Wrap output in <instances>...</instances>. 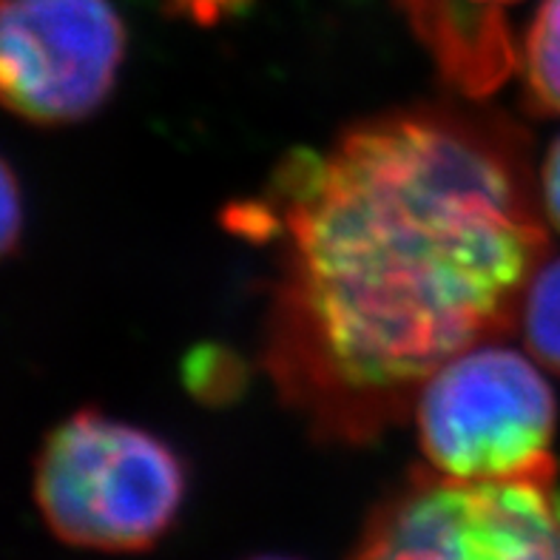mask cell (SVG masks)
<instances>
[{
    "label": "cell",
    "instance_id": "cell-1",
    "mask_svg": "<svg viewBox=\"0 0 560 560\" xmlns=\"http://www.w3.org/2000/svg\"><path fill=\"white\" fill-rule=\"evenodd\" d=\"M234 217L279 248L270 378L313 435L350 447L412 412L450 359L510 334L547 259L526 135L455 103L296 151Z\"/></svg>",
    "mask_w": 560,
    "mask_h": 560
},
{
    "label": "cell",
    "instance_id": "cell-2",
    "mask_svg": "<svg viewBox=\"0 0 560 560\" xmlns=\"http://www.w3.org/2000/svg\"><path fill=\"white\" fill-rule=\"evenodd\" d=\"M185 495L188 469L177 450L106 412H74L37 453V510L69 547L145 552L177 524Z\"/></svg>",
    "mask_w": 560,
    "mask_h": 560
},
{
    "label": "cell",
    "instance_id": "cell-3",
    "mask_svg": "<svg viewBox=\"0 0 560 560\" xmlns=\"http://www.w3.org/2000/svg\"><path fill=\"white\" fill-rule=\"evenodd\" d=\"M416 424L435 472L467 481H552L558 401L518 350L483 341L450 359L416 396Z\"/></svg>",
    "mask_w": 560,
    "mask_h": 560
},
{
    "label": "cell",
    "instance_id": "cell-4",
    "mask_svg": "<svg viewBox=\"0 0 560 560\" xmlns=\"http://www.w3.org/2000/svg\"><path fill=\"white\" fill-rule=\"evenodd\" d=\"M350 560H560L552 481L412 472L373 510Z\"/></svg>",
    "mask_w": 560,
    "mask_h": 560
},
{
    "label": "cell",
    "instance_id": "cell-5",
    "mask_svg": "<svg viewBox=\"0 0 560 560\" xmlns=\"http://www.w3.org/2000/svg\"><path fill=\"white\" fill-rule=\"evenodd\" d=\"M126 60L112 0H0V103L35 126L106 106Z\"/></svg>",
    "mask_w": 560,
    "mask_h": 560
},
{
    "label": "cell",
    "instance_id": "cell-6",
    "mask_svg": "<svg viewBox=\"0 0 560 560\" xmlns=\"http://www.w3.org/2000/svg\"><path fill=\"white\" fill-rule=\"evenodd\" d=\"M441 78L467 100H481L521 66L504 9L521 0H398Z\"/></svg>",
    "mask_w": 560,
    "mask_h": 560
},
{
    "label": "cell",
    "instance_id": "cell-7",
    "mask_svg": "<svg viewBox=\"0 0 560 560\" xmlns=\"http://www.w3.org/2000/svg\"><path fill=\"white\" fill-rule=\"evenodd\" d=\"M521 74L529 106L560 117V0H544L521 46Z\"/></svg>",
    "mask_w": 560,
    "mask_h": 560
},
{
    "label": "cell",
    "instance_id": "cell-8",
    "mask_svg": "<svg viewBox=\"0 0 560 560\" xmlns=\"http://www.w3.org/2000/svg\"><path fill=\"white\" fill-rule=\"evenodd\" d=\"M518 325L535 362L560 376V256L544 259L535 270L521 302Z\"/></svg>",
    "mask_w": 560,
    "mask_h": 560
},
{
    "label": "cell",
    "instance_id": "cell-9",
    "mask_svg": "<svg viewBox=\"0 0 560 560\" xmlns=\"http://www.w3.org/2000/svg\"><path fill=\"white\" fill-rule=\"evenodd\" d=\"M188 387L197 396H211L220 401L225 393L240 387V370L234 359H222L220 350H199L188 364Z\"/></svg>",
    "mask_w": 560,
    "mask_h": 560
},
{
    "label": "cell",
    "instance_id": "cell-10",
    "mask_svg": "<svg viewBox=\"0 0 560 560\" xmlns=\"http://www.w3.org/2000/svg\"><path fill=\"white\" fill-rule=\"evenodd\" d=\"M23 236V194L14 171L0 156V259H7Z\"/></svg>",
    "mask_w": 560,
    "mask_h": 560
},
{
    "label": "cell",
    "instance_id": "cell-11",
    "mask_svg": "<svg viewBox=\"0 0 560 560\" xmlns=\"http://www.w3.org/2000/svg\"><path fill=\"white\" fill-rule=\"evenodd\" d=\"M174 12L185 14L188 21L199 23V26H217V23L228 21L240 14L242 9H248L254 0H168Z\"/></svg>",
    "mask_w": 560,
    "mask_h": 560
},
{
    "label": "cell",
    "instance_id": "cell-12",
    "mask_svg": "<svg viewBox=\"0 0 560 560\" xmlns=\"http://www.w3.org/2000/svg\"><path fill=\"white\" fill-rule=\"evenodd\" d=\"M540 206L547 213L549 225L560 231V137L552 142V149L544 156V165H540Z\"/></svg>",
    "mask_w": 560,
    "mask_h": 560
},
{
    "label": "cell",
    "instance_id": "cell-13",
    "mask_svg": "<svg viewBox=\"0 0 560 560\" xmlns=\"http://www.w3.org/2000/svg\"><path fill=\"white\" fill-rule=\"evenodd\" d=\"M250 560H293V558H279V555H259V558H250Z\"/></svg>",
    "mask_w": 560,
    "mask_h": 560
}]
</instances>
